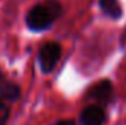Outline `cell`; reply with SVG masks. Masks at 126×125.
I'll list each match as a JSON object with an SVG mask.
<instances>
[{"label": "cell", "instance_id": "6", "mask_svg": "<svg viewBox=\"0 0 126 125\" xmlns=\"http://www.w3.org/2000/svg\"><path fill=\"white\" fill-rule=\"evenodd\" d=\"M100 7L107 16L113 19H119L122 16V7L117 0H100Z\"/></svg>", "mask_w": 126, "mask_h": 125}, {"label": "cell", "instance_id": "3", "mask_svg": "<svg viewBox=\"0 0 126 125\" xmlns=\"http://www.w3.org/2000/svg\"><path fill=\"white\" fill-rule=\"evenodd\" d=\"M88 100H91L93 103H97L103 107L109 106L113 99H114V87H113V83L107 78L104 80H100L97 81L94 85H91L87 91L85 96Z\"/></svg>", "mask_w": 126, "mask_h": 125}, {"label": "cell", "instance_id": "7", "mask_svg": "<svg viewBox=\"0 0 126 125\" xmlns=\"http://www.w3.org/2000/svg\"><path fill=\"white\" fill-rule=\"evenodd\" d=\"M9 115H10L9 106L3 100H0V125H6L7 119H9Z\"/></svg>", "mask_w": 126, "mask_h": 125}, {"label": "cell", "instance_id": "2", "mask_svg": "<svg viewBox=\"0 0 126 125\" xmlns=\"http://www.w3.org/2000/svg\"><path fill=\"white\" fill-rule=\"evenodd\" d=\"M62 58V46L56 41L43 44L38 52V63L43 74H51Z\"/></svg>", "mask_w": 126, "mask_h": 125}, {"label": "cell", "instance_id": "1", "mask_svg": "<svg viewBox=\"0 0 126 125\" xmlns=\"http://www.w3.org/2000/svg\"><path fill=\"white\" fill-rule=\"evenodd\" d=\"M60 15H62L60 3L57 0H46L44 3L35 4L30 9L25 22L31 31H46L56 22V19L60 18Z\"/></svg>", "mask_w": 126, "mask_h": 125}, {"label": "cell", "instance_id": "4", "mask_svg": "<svg viewBox=\"0 0 126 125\" xmlns=\"http://www.w3.org/2000/svg\"><path fill=\"white\" fill-rule=\"evenodd\" d=\"M106 122H107L106 107H103L97 103H91V104L85 106L78 116L79 125H104Z\"/></svg>", "mask_w": 126, "mask_h": 125}, {"label": "cell", "instance_id": "5", "mask_svg": "<svg viewBox=\"0 0 126 125\" xmlns=\"http://www.w3.org/2000/svg\"><path fill=\"white\" fill-rule=\"evenodd\" d=\"M21 87L13 81H0V99L6 102H18L21 99Z\"/></svg>", "mask_w": 126, "mask_h": 125}, {"label": "cell", "instance_id": "8", "mask_svg": "<svg viewBox=\"0 0 126 125\" xmlns=\"http://www.w3.org/2000/svg\"><path fill=\"white\" fill-rule=\"evenodd\" d=\"M54 125H78L73 119H59Z\"/></svg>", "mask_w": 126, "mask_h": 125}, {"label": "cell", "instance_id": "9", "mask_svg": "<svg viewBox=\"0 0 126 125\" xmlns=\"http://www.w3.org/2000/svg\"><path fill=\"white\" fill-rule=\"evenodd\" d=\"M3 80V74H1V71H0V81Z\"/></svg>", "mask_w": 126, "mask_h": 125}]
</instances>
